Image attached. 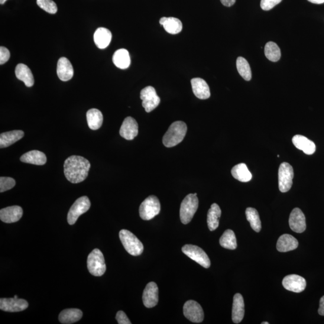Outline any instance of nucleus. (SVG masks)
Instances as JSON below:
<instances>
[{"mask_svg": "<svg viewBox=\"0 0 324 324\" xmlns=\"http://www.w3.org/2000/svg\"><path fill=\"white\" fill-rule=\"evenodd\" d=\"M91 165L86 158L72 155L64 161V173L67 180L72 183L83 182L88 177Z\"/></svg>", "mask_w": 324, "mask_h": 324, "instance_id": "1", "label": "nucleus"}, {"mask_svg": "<svg viewBox=\"0 0 324 324\" xmlns=\"http://www.w3.org/2000/svg\"><path fill=\"white\" fill-rule=\"evenodd\" d=\"M187 125L181 121L171 124L163 137V144L168 148L175 147L183 141L187 133Z\"/></svg>", "mask_w": 324, "mask_h": 324, "instance_id": "2", "label": "nucleus"}, {"mask_svg": "<svg viewBox=\"0 0 324 324\" xmlns=\"http://www.w3.org/2000/svg\"><path fill=\"white\" fill-rule=\"evenodd\" d=\"M198 205L197 193L188 194L183 199L180 210V220L183 224L190 222L198 208Z\"/></svg>", "mask_w": 324, "mask_h": 324, "instance_id": "3", "label": "nucleus"}, {"mask_svg": "<svg viewBox=\"0 0 324 324\" xmlns=\"http://www.w3.org/2000/svg\"><path fill=\"white\" fill-rule=\"evenodd\" d=\"M119 239L126 251L130 255L139 256L144 251V246L133 233L126 229H122L119 233Z\"/></svg>", "mask_w": 324, "mask_h": 324, "instance_id": "4", "label": "nucleus"}, {"mask_svg": "<svg viewBox=\"0 0 324 324\" xmlns=\"http://www.w3.org/2000/svg\"><path fill=\"white\" fill-rule=\"evenodd\" d=\"M87 267L91 274L100 277L104 274L106 270L105 258L102 252L98 249H94L87 259Z\"/></svg>", "mask_w": 324, "mask_h": 324, "instance_id": "5", "label": "nucleus"}, {"mask_svg": "<svg viewBox=\"0 0 324 324\" xmlns=\"http://www.w3.org/2000/svg\"><path fill=\"white\" fill-rule=\"evenodd\" d=\"M160 203L157 197L154 195L148 196L139 207V215L144 220H150L159 214Z\"/></svg>", "mask_w": 324, "mask_h": 324, "instance_id": "6", "label": "nucleus"}, {"mask_svg": "<svg viewBox=\"0 0 324 324\" xmlns=\"http://www.w3.org/2000/svg\"><path fill=\"white\" fill-rule=\"evenodd\" d=\"M293 178V167L287 162H283L278 169V188L281 192H287L291 189Z\"/></svg>", "mask_w": 324, "mask_h": 324, "instance_id": "7", "label": "nucleus"}, {"mask_svg": "<svg viewBox=\"0 0 324 324\" xmlns=\"http://www.w3.org/2000/svg\"><path fill=\"white\" fill-rule=\"evenodd\" d=\"M91 206L89 197L86 196L77 199L71 207L67 215V222L70 225H74L79 216L88 211Z\"/></svg>", "mask_w": 324, "mask_h": 324, "instance_id": "8", "label": "nucleus"}, {"mask_svg": "<svg viewBox=\"0 0 324 324\" xmlns=\"http://www.w3.org/2000/svg\"><path fill=\"white\" fill-rule=\"evenodd\" d=\"M182 252L192 260L197 262L204 268H209L211 262L208 255L198 246L186 245L182 248Z\"/></svg>", "mask_w": 324, "mask_h": 324, "instance_id": "9", "label": "nucleus"}, {"mask_svg": "<svg viewBox=\"0 0 324 324\" xmlns=\"http://www.w3.org/2000/svg\"><path fill=\"white\" fill-rule=\"evenodd\" d=\"M140 98L142 100V106L147 112L153 111L160 102V97L157 96L154 87L151 86L146 87L141 90Z\"/></svg>", "mask_w": 324, "mask_h": 324, "instance_id": "10", "label": "nucleus"}, {"mask_svg": "<svg viewBox=\"0 0 324 324\" xmlns=\"http://www.w3.org/2000/svg\"><path fill=\"white\" fill-rule=\"evenodd\" d=\"M183 313L184 315L191 322L200 323L203 321L204 313L202 308L195 301H187L184 304Z\"/></svg>", "mask_w": 324, "mask_h": 324, "instance_id": "11", "label": "nucleus"}, {"mask_svg": "<svg viewBox=\"0 0 324 324\" xmlns=\"http://www.w3.org/2000/svg\"><path fill=\"white\" fill-rule=\"evenodd\" d=\"M28 303L27 301L23 299H0V309L5 312H18L27 309Z\"/></svg>", "mask_w": 324, "mask_h": 324, "instance_id": "12", "label": "nucleus"}, {"mask_svg": "<svg viewBox=\"0 0 324 324\" xmlns=\"http://www.w3.org/2000/svg\"><path fill=\"white\" fill-rule=\"evenodd\" d=\"M282 285L285 289L294 293H300L306 287V281L297 274L288 275L284 278Z\"/></svg>", "mask_w": 324, "mask_h": 324, "instance_id": "13", "label": "nucleus"}, {"mask_svg": "<svg viewBox=\"0 0 324 324\" xmlns=\"http://www.w3.org/2000/svg\"><path fill=\"white\" fill-rule=\"evenodd\" d=\"M290 228L293 231L302 233L306 229V218L299 208L294 209L291 213L289 219Z\"/></svg>", "mask_w": 324, "mask_h": 324, "instance_id": "14", "label": "nucleus"}, {"mask_svg": "<svg viewBox=\"0 0 324 324\" xmlns=\"http://www.w3.org/2000/svg\"><path fill=\"white\" fill-rule=\"evenodd\" d=\"M138 134V125L131 116L125 119L119 130V135L127 140H133Z\"/></svg>", "mask_w": 324, "mask_h": 324, "instance_id": "15", "label": "nucleus"}, {"mask_svg": "<svg viewBox=\"0 0 324 324\" xmlns=\"http://www.w3.org/2000/svg\"><path fill=\"white\" fill-rule=\"evenodd\" d=\"M144 306L147 308L154 307L158 301V289L156 284L150 282L146 286L142 296Z\"/></svg>", "mask_w": 324, "mask_h": 324, "instance_id": "16", "label": "nucleus"}, {"mask_svg": "<svg viewBox=\"0 0 324 324\" xmlns=\"http://www.w3.org/2000/svg\"><path fill=\"white\" fill-rule=\"evenodd\" d=\"M23 215V210L18 206L6 207L0 210V219L5 223H11L19 221Z\"/></svg>", "mask_w": 324, "mask_h": 324, "instance_id": "17", "label": "nucleus"}, {"mask_svg": "<svg viewBox=\"0 0 324 324\" xmlns=\"http://www.w3.org/2000/svg\"><path fill=\"white\" fill-rule=\"evenodd\" d=\"M57 73L60 79L68 81L72 78L74 74L73 68L70 61L66 57H61L58 61Z\"/></svg>", "mask_w": 324, "mask_h": 324, "instance_id": "18", "label": "nucleus"}, {"mask_svg": "<svg viewBox=\"0 0 324 324\" xmlns=\"http://www.w3.org/2000/svg\"><path fill=\"white\" fill-rule=\"evenodd\" d=\"M192 90L194 95L197 98L205 100L209 99L211 96L210 90L208 84L205 80L196 77L191 80Z\"/></svg>", "mask_w": 324, "mask_h": 324, "instance_id": "19", "label": "nucleus"}, {"mask_svg": "<svg viewBox=\"0 0 324 324\" xmlns=\"http://www.w3.org/2000/svg\"><path fill=\"white\" fill-rule=\"evenodd\" d=\"M293 143L297 148L303 151L307 155H312L316 151V145L312 141L303 135H297L292 139Z\"/></svg>", "mask_w": 324, "mask_h": 324, "instance_id": "20", "label": "nucleus"}, {"mask_svg": "<svg viewBox=\"0 0 324 324\" xmlns=\"http://www.w3.org/2000/svg\"><path fill=\"white\" fill-rule=\"evenodd\" d=\"M245 316V303L240 294H236L233 300L232 319L235 323H239Z\"/></svg>", "mask_w": 324, "mask_h": 324, "instance_id": "21", "label": "nucleus"}, {"mask_svg": "<svg viewBox=\"0 0 324 324\" xmlns=\"http://www.w3.org/2000/svg\"><path fill=\"white\" fill-rule=\"evenodd\" d=\"M111 39V32L106 28H97L94 34V41L96 46L101 50L108 47Z\"/></svg>", "mask_w": 324, "mask_h": 324, "instance_id": "22", "label": "nucleus"}, {"mask_svg": "<svg viewBox=\"0 0 324 324\" xmlns=\"http://www.w3.org/2000/svg\"><path fill=\"white\" fill-rule=\"evenodd\" d=\"M16 76L19 80L24 82L27 87L33 86L34 84V76L32 75L30 68L27 65L19 64L15 69Z\"/></svg>", "mask_w": 324, "mask_h": 324, "instance_id": "23", "label": "nucleus"}, {"mask_svg": "<svg viewBox=\"0 0 324 324\" xmlns=\"http://www.w3.org/2000/svg\"><path fill=\"white\" fill-rule=\"evenodd\" d=\"M299 246L297 239L290 234H284L278 239L277 249L280 252L294 251Z\"/></svg>", "mask_w": 324, "mask_h": 324, "instance_id": "24", "label": "nucleus"}, {"mask_svg": "<svg viewBox=\"0 0 324 324\" xmlns=\"http://www.w3.org/2000/svg\"><path fill=\"white\" fill-rule=\"evenodd\" d=\"M160 24L164 26V28L168 33L177 34L182 31V22L176 18L163 17L160 19Z\"/></svg>", "mask_w": 324, "mask_h": 324, "instance_id": "25", "label": "nucleus"}, {"mask_svg": "<svg viewBox=\"0 0 324 324\" xmlns=\"http://www.w3.org/2000/svg\"><path fill=\"white\" fill-rule=\"evenodd\" d=\"M21 161L24 163L35 165H44L47 163V156L43 152L32 150L27 152L21 157Z\"/></svg>", "mask_w": 324, "mask_h": 324, "instance_id": "26", "label": "nucleus"}, {"mask_svg": "<svg viewBox=\"0 0 324 324\" xmlns=\"http://www.w3.org/2000/svg\"><path fill=\"white\" fill-rule=\"evenodd\" d=\"M24 132L22 131H13L3 133L0 135V148L9 147L16 142L20 140L24 137Z\"/></svg>", "mask_w": 324, "mask_h": 324, "instance_id": "27", "label": "nucleus"}, {"mask_svg": "<svg viewBox=\"0 0 324 324\" xmlns=\"http://www.w3.org/2000/svg\"><path fill=\"white\" fill-rule=\"evenodd\" d=\"M83 315L82 311L78 309H68L60 313L58 319L61 323L70 324L78 321Z\"/></svg>", "mask_w": 324, "mask_h": 324, "instance_id": "28", "label": "nucleus"}, {"mask_svg": "<svg viewBox=\"0 0 324 324\" xmlns=\"http://www.w3.org/2000/svg\"><path fill=\"white\" fill-rule=\"evenodd\" d=\"M221 214V210L218 204H213L207 215V223L211 231H215L218 228Z\"/></svg>", "mask_w": 324, "mask_h": 324, "instance_id": "29", "label": "nucleus"}, {"mask_svg": "<svg viewBox=\"0 0 324 324\" xmlns=\"http://www.w3.org/2000/svg\"><path fill=\"white\" fill-rule=\"evenodd\" d=\"M113 63L115 66L121 69H126L131 64V57L128 50L120 49L115 51L112 57Z\"/></svg>", "mask_w": 324, "mask_h": 324, "instance_id": "30", "label": "nucleus"}, {"mask_svg": "<svg viewBox=\"0 0 324 324\" xmlns=\"http://www.w3.org/2000/svg\"><path fill=\"white\" fill-rule=\"evenodd\" d=\"M87 120L90 129L96 131L100 129L103 124L102 113L99 109H91L87 112Z\"/></svg>", "mask_w": 324, "mask_h": 324, "instance_id": "31", "label": "nucleus"}, {"mask_svg": "<svg viewBox=\"0 0 324 324\" xmlns=\"http://www.w3.org/2000/svg\"><path fill=\"white\" fill-rule=\"evenodd\" d=\"M231 174L233 177L241 182H248L251 181L252 175L249 171L245 164H239L232 168Z\"/></svg>", "mask_w": 324, "mask_h": 324, "instance_id": "32", "label": "nucleus"}, {"mask_svg": "<svg viewBox=\"0 0 324 324\" xmlns=\"http://www.w3.org/2000/svg\"><path fill=\"white\" fill-rule=\"evenodd\" d=\"M220 244L223 248L229 250H235L237 247V243L234 231L231 229H227L220 238Z\"/></svg>", "mask_w": 324, "mask_h": 324, "instance_id": "33", "label": "nucleus"}, {"mask_svg": "<svg viewBox=\"0 0 324 324\" xmlns=\"http://www.w3.org/2000/svg\"><path fill=\"white\" fill-rule=\"evenodd\" d=\"M265 56L273 62H277L281 57V52L278 45L273 42H269L264 48Z\"/></svg>", "mask_w": 324, "mask_h": 324, "instance_id": "34", "label": "nucleus"}, {"mask_svg": "<svg viewBox=\"0 0 324 324\" xmlns=\"http://www.w3.org/2000/svg\"><path fill=\"white\" fill-rule=\"evenodd\" d=\"M236 69L241 76L246 80L252 79V71L248 61L245 58L239 57L236 61Z\"/></svg>", "mask_w": 324, "mask_h": 324, "instance_id": "35", "label": "nucleus"}, {"mask_svg": "<svg viewBox=\"0 0 324 324\" xmlns=\"http://www.w3.org/2000/svg\"><path fill=\"white\" fill-rule=\"evenodd\" d=\"M246 218L251 223L252 228L256 232H260L261 230V222L257 210L254 208H251V207H249L246 210Z\"/></svg>", "mask_w": 324, "mask_h": 324, "instance_id": "36", "label": "nucleus"}, {"mask_svg": "<svg viewBox=\"0 0 324 324\" xmlns=\"http://www.w3.org/2000/svg\"><path fill=\"white\" fill-rule=\"evenodd\" d=\"M37 4L49 14H55L57 12V5L53 0H37Z\"/></svg>", "mask_w": 324, "mask_h": 324, "instance_id": "37", "label": "nucleus"}, {"mask_svg": "<svg viewBox=\"0 0 324 324\" xmlns=\"http://www.w3.org/2000/svg\"><path fill=\"white\" fill-rule=\"evenodd\" d=\"M16 181L11 177H2L0 178V192L3 193L14 188Z\"/></svg>", "mask_w": 324, "mask_h": 324, "instance_id": "38", "label": "nucleus"}, {"mask_svg": "<svg viewBox=\"0 0 324 324\" xmlns=\"http://www.w3.org/2000/svg\"><path fill=\"white\" fill-rule=\"evenodd\" d=\"M281 1L282 0H261V8L265 11H270Z\"/></svg>", "mask_w": 324, "mask_h": 324, "instance_id": "39", "label": "nucleus"}, {"mask_svg": "<svg viewBox=\"0 0 324 324\" xmlns=\"http://www.w3.org/2000/svg\"><path fill=\"white\" fill-rule=\"evenodd\" d=\"M11 57L9 51L4 47H0V64L3 65L8 62Z\"/></svg>", "mask_w": 324, "mask_h": 324, "instance_id": "40", "label": "nucleus"}, {"mask_svg": "<svg viewBox=\"0 0 324 324\" xmlns=\"http://www.w3.org/2000/svg\"><path fill=\"white\" fill-rule=\"evenodd\" d=\"M116 319L119 324H131V320H129L127 315L123 311H118L116 315Z\"/></svg>", "mask_w": 324, "mask_h": 324, "instance_id": "41", "label": "nucleus"}, {"mask_svg": "<svg viewBox=\"0 0 324 324\" xmlns=\"http://www.w3.org/2000/svg\"><path fill=\"white\" fill-rule=\"evenodd\" d=\"M318 313L320 315L324 316V296L320 300Z\"/></svg>", "mask_w": 324, "mask_h": 324, "instance_id": "42", "label": "nucleus"}, {"mask_svg": "<svg viewBox=\"0 0 324 324\" xmlns=\"http://www.w3.org/2000/svg\"><path fill=\"white\" fill-rule=\"evenodd\" d=\"M222 4L226 7H231L235 3L236 0H220Z\"/></svg>", "mask_w": 324, "mask_h": 324, "instance_id": "43", "label": "nucleus"}, {"mask_svg": "<svg viewBox=\"0 0 324 324\" xmlns=\"http://www.w3.org/2000/svg\"><path fill=\"white\" fill-rule=\"evenodd\" d=\"M307 1L316 5H320L324 3V0H307Z\"/></svg>", "mask_w": 324, "mask_h": 324, "instance_id": "44", "label": "nucleus"}, {"mask_svg": "<svg viewBox=\"0 0 324 324\" xmlns=\"http://www.w3.org/2000/svg\"><path fill=\"white\" fill-rule=\"evenodd\" d=\"M6 1H7V0H0V4L1 5L5 4Z\"/></svg>", "mask_w": 324, "mask_h": 324, "instance_id": "45", "label": "nucleus"}, {"mask_svg": "<svg viewBox=\"0 0 324 324\" xmlns=\"http://www.w3.org/2000/svg\"><path fill=\"white\" fill-rule=\"evenodd\" d=\"M262 324H269V322H262Z\"/></svg>", "mask_w": 324, "mask_h": 324, "instance_id": "46", "label": "nucleus"}, {"mask_svg": "<svg viewBox=\"0 0 324 324\" xmlns=\"http://www.w3.org/2000/svg\"><path fill=\"white\" fill-rule=\"evenodd\" d=\"M15 299H18V297L17 296H14Z\"/></svg>", "mask_w": 324, "mask_h": 324, "instance_id": "47", "label": "nucleus"}]
</instances>
